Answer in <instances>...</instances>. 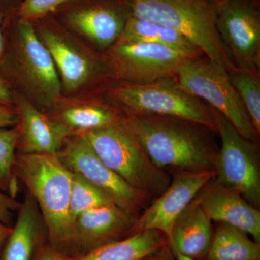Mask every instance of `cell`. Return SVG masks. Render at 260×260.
<instances>
[{
    "label": "cell",
    "mask_w": 260,
    "mask_h": 260,
    "mask_svg": "<svg viewBox=\"0 0 260 260\" xmlns=\"http://www.w3.org/2000/svg\"><path fill=\"white\" fill-rule=\"evenodd\" d=\"M83 135L99 158L150 203L170 185L172 175L150 160L126 118L114 125L92 130Z\"/></svg>",
    "instance_id": "obj_5"
},
{
    "label": "cell",
    "mask_w": 260,
    "mask_h": 260,
    "mask_svg": "<svg viewBox=\"0 0 260 260\" xmlns=\"http://www.w3.org/2000/svg\"><path fill=\"white\" fill-rule=\"evenodd\" d=\"M226 72L254 129L260 135V75L241 69L234 64Z\"/></svg>",
    "instance_id": "obj_24"
},
{
    "label": "cell",
    "mask_w": 260,
    "mask_h": 260,
    "mask_svg": "<svg viewBox=\"0 0 260 260\" xmlns=\"http://www.w3.org/2000/svg\"><path fill=\"white\" fill-rule=\"evenodd\" d=\"M69 0H23L14 15L32 22L51 14L60 5Z\"/></svg>",
    "instance_id": "obj_27"
},
{
    "label": "cell",
    "mask_w": 260,
    "mask_h": 260,
    "mask_svg": "<svg viewBox=\"0 0 260 260\" xmlns=\"http://www.w3.org/2000/svg\"><path fill=\"white\" fill-rule=\"evenodd\" d=\"M3 32L0 75L38 109L47 112L61 95L60 80L51 54L32 23L14 14L4 18Z\"/></svg>",
    "instance_id": "obj_2"
},
{
    "label": "cell",
    "mask_w": 260,
    "mask_h": 260,
    "mask_svg": "<svg viewBox=\"0 0 260 260\" xmlns=\"http://www.w3.org/2000/svg\"><path fill=\"white\" fill-rule=\"evenodd\" d=\"M206 260H260L259 244L237 228L217 223Z\"/></svg>",
    "instance_id": "obj_22"
},
{
    "label": "cell",
    "mask_w": 260,
    "mask_h": 260,
    "mask_svg": "<svg viewBox=\"0 0 260 260\" xmlns=\"http://www.w3.org/2000/svg\"><path fill=\"white\" fill-rule=\"evenodd\" d=\"M51 14L73 35L104 54L120 39L133 12L127 0H69Z\"/></svg>",
    "instance_id": "obj_8"
},
{
    "label": "cell",
    "mask_w": 260,
    "mask_h": 260,
    "mask_svg": "<svg viewBox=\"0 0 260 260\" xmlns=\"http://www.w3.org/2000/svg\"><path fill=\"white\" fill-rule=\"evenodd\" d=\"M174 258H175L176 260H194L192 258L182 255V254H177V255L174 256Z\"/></svg>",
    "instance_id": "obj_36"
},
{
    "label": "cell",
    "mask_w": 260,
    "mask_h": 260,
    "mask_svg": "<svg viewBox=\"0 0 260 260\" xmlns=\"http://www.w3.org/2000/svg\"><path fill=\"white\" fill-rule=\"evenodd\" d=\"M45 113L60 123L70 136L114 125L127 116L104 91L75 96L61 95Z\"/></svg>",
    "instance_id": "obj_16"
},
{
    "label": "cell",
    "mask_w": 260,
    "mask_h": 260,
    "mask_svg": "<svg viewBox=\"0 0 260 260\" xmlns=\"http://www.w3.org/2000/svg\"><path fill=\"white\" fill-rule=\"evenodd\" d=\"M115 75L124 83L145 85L177 78L188 61L204 56L160 45L119 39L104 53Z\"/></svg>",
    "instance_id": "obj_11"
},
{
    "label": "cell",
    "mask_w": 260,
    "mask_h": 260,
    "mask_svg": "<svg viewBox=\"0 0 260 260\" xmlns=\"http://www.w3.org/2000/svg\"><path fill=\"white\" fill-rule=\"evenodd\" d=\"M200 205L208 218L240 229L260 243V211L238 193L213 179L200 191Z\"/></svg>",
    "instance_id": "obj_18"
},
{
    "label": "cell",
    "mask_w": 260,
    "mask_h": 260,
    "mask_svg": "<svg viewBox=\"0 0 260 260\" xmlns=\"http://www.w3.org/2000/svg\"><path fill=\"white\" fill-rule=\"evenodd\" d=\"M45 234L37 203L28 193L19 208L11 234L2 248L0 260H34Z\"/></svg>",
    "instance_id": "obj_20"
},
{
    "label": "cell",
    "mask_w": 260,
    "mask_h": 260,
    "mask_svg": "<svg viewBox=\"0 0 260 260\" xmlns=\"http://www.w3.org/2000/svg\"><path fill=\"white\" fill-rule=\"evenodd\" d=\"M220 145L215 164V184L237 191L260 208L259 143L246 139L226 118L215 110Z\"/></svg>",
    "instance_id": "obj_10"
},
{
    "label": "cell",
    "mask_w": 260,
    "mask_h": 260,
    "mask_svg": "<svg viewBox=\"0 0 260 260\" xmlns=\"http://www.w3.org/2000/svg\"><path fill=\"white\" fill-rule=\"evenodd\" d=\"M143 260H176V259L173 256L169 246L167 245L146 256Z\"/></svg>",
    "instance_id": "obj_33"
},
{
    "label": "cell",
    "mask_w": 260,
    "mask_h": 260,
    "mask_svg": "<svg viewBox=\"0 0 260 260\" xmlns=\"http://www.w3.org/2000/svg\"><path fill=\"white\" fill-rule=\"evenodd\" d=\"M20 205L15 198L0 192V221L13 226L14 214L18 213Z\"/></svg>",
    "instance_id": "obj_28"
},
{
    "label": "cell",
    "mask_w": 260,
    "mask_h": 260,
    "mask_svg": "<svg viewBox=\"0 0 260 260\" xmlns=\"http://www.w3.org/2000/svg\"><path fill=\"white\" fill-rule=\"evenodd\" d=\"M133 16L172 29L205 56L227 70L233 64L217 29V3L213 0H127Z\"/></svg>",
    "instance_id": "obj_6"
},
{
    "label": "cell",
    "mask_w": 260,
    "mask_h": 260,
    "mask_svg": "<svg viewBox=\"0 0 260 260\" xmlns=\"http://www.w3.org/2000/svg\"><path fill=\"white\" fill-rule=\"evenodd\" d=\"M217 11L219 37L233 64L260 75V0H221Z\"/></svg>",
    "instance_id": "obj_13"
},
{
    "label": "cell",
    "mask_w": 260,
    "mask_h": 260,
    "mask_svg": "<svg viewBox=\"0 0 260 260\" xmlns=\"http://www.w3.org/2000/svg\"><path fill=\"white\" fill-rule=\"evenodd\" d=\"M213 2H215V3H218L219 2L221 1V0H213Z\"/></svg>",
    "instance_id": "obj_37"
},
{
    "label": "cell",
    "mask_w": 260,
    "mask_h": 260,
    "mask_svg": "<svg viewBox=\"0 0 260 260\" xmlns=\"http://www.w3.org/2000/svg\"><path fill=\"white\" fill-rule=\"evenodd\" d=\"M215 176V171L173 175L170 185L138 219L135 233L155 229L164 233L169 242L175 220Z\"/></svg>",
    "instance_id": "obj_15"
},
{
    "label": "cell",
    "mask_w": 260,
    "mask_h": 260,
    "mask_svg": "<svg viewBox=\"0 0 260 260\" xmlns=\"http://www.w3.org/2000/svg\"><path fill=\"white\" fill-rule=\"evenodd\" d=\"M30 23L52 57L60 80L61 95L103 92L116 80L105 55L73 35L52 15Z\"/></svg>",
    "instance_id": "obj_4"
},
{
    "label": "cell",
    "mask_w": 260,
    "mask_h": 260,
    "mask_svg": "<svg viewBox=\"0 0 260 260\" xmlns=\"http://www.w3.org/2000/svg\"><path fill=\"white\" fill-rule=\"evenodd\" d=\"M13 230V226L6 225L3 222L0 221V251L2 248L4 246L8 238L9 237Z\"/></svg>",
    "instance_id": "obj_34"
},
{
    "label": "cell",
    "mask_w": 260,
    "mask_h": 260,
    "mask_svg": "<svg viewBox=\"0 0 260 260\" xmlns=\"http://www.w3.org/2000/svg\"><path fill=\"white\" fill-rule=\"evenodd\" d=\"M115 204L107 194L80 176L72 173L70 215L73 224L75 219L83 212Z\"/></svg>",
    "instance_id": "obj_26"
},
{
    "label": "cell",
    "mask_w": 260,
    "mask_h": 260,
    "mask_svg": "<svg viewBox=\"0 0 260 260\" xmlns=\"http://www.w3.org/2000/svg\"><path fill=\"white\" fill-rule=\"evenodd\" d=\"M213 232L212 220L202 208L198 195L174 222L168 246L174 256L182 254L200 259L209 250Z\"/></svg>",
    "instance_id": "obj_19"
},
{
    "label": "cell",
    "mask_w": 260,
    "mask_h": 260,
    "mask_svg": "<svg viewBox=\"0 0 260 260\" xmlns=\"http://www.w3.org/2000/svg\"><path fill=\"white\" fill-rule=\"evenodd\" d=\"M177 80L187 93L223 114L242 137L259 143L260 135L254 129L226 70L203 56L184 64Z\"/></svg>",
    "instance_id": "obj_9"
},
{
    "label": "cell",
    "mask_w": 260,
    "mask_h": 260,
    "mask_svg": "<svg viewBox=\"0 0 260 260\" xmlns=\"http://www.w3.org/2000/svg\"><path fill=\"white\" fill-rule=\"evenodd\" d=\"M5 16L0 13V61L3 57V52L5 49V38L4 32H3V21Z\"/></svg>",
    "instance_id": "obj_35"
},
{
    "label": "cell",
    "mask_w": 260,
    "mask_h": 260,
    "mask_svg": "<svg viewBox=\"0 0 260 260\" xmlns=\"http://www.w3.org/2000/svg\"><path fill=\"white\" fill-rule=\"evenodd\" d=\"M23 0H0V13L5 18L16 13Z\"/></svg>",
    "instance_id": "obj_32"
},
{
    "label": "cell",
    "mask_w": 260,
    "mask_h": 260,
    "mask_svg": "<svg viewBox=\"0 0 260 260\" xmlns=\"http://www.w3.org/2000/svg\"><path fill=\"white\" fill-rule=\"evenodd\" d=\"M18 123V114L14 106L0 104V128L13 127Z\"/></svg>",
    "instance_id": "obj_30"
},
{
    "label": "cell",
    "mask_w": 260,
    "mask_h": 260,
    "mask_svg": "<svg viewBox=\"0 0 260 260\" xmlns=\"http://www.w3.org/2000/svg\"><path fill=\"white\" fill-rule=\"evenodd\" d=\"M104 94L126 116L181 118L200 123L216 132L215 110L181 88L177 78L135 85L115 81Z\"/></svg>",
    "instance_id": "obj_7"
},
{
    "label": "cell",
    "mask_w": 260,
    "mask_h": 260,
    "mask_svg": "<svg viewBox=\"0 0 260 260\" xmlns=\"http://www.w3.org/2000/svg\"><path fill=\"white\" fill-rule=\"evenodd\" d=\"M56 155L70 172L95 186L136 218L151 204L99 158L83 135L68 136Z\"/></svg>",
    "instance_id": "obj_12"
},
{
    "label": "cell",
    "mask_w": 260,
    "mask_h": 260,
    "mask_svg": "<svg viewBox=\"0 0 260 260\" xmlns=\"http://www.w3.org/2000/svg\"><path fill=\"white\" fill-rule=\"evenodd\" d=\"M138 219L116 205L83 212L73 222L72 256L79 257L99 246L133 235Z\"/></svg>",
    "instance_id": "obj_14"
},
{
    "label": "cell",
    "mask_w": 260,
    "mask_h": 260,
    "mask_svg": "<svg viewBox=\"0 0 260 260\" xmlns=\"http://www.w3.org/2000/svg\"><path fill=\"white\" fill-rule=\"evenodd\" d=\"M77 257L69 255L64 251L59 250L48 243L43 245L38 251L34 260H75Z\"/></svg>",
    "instance_id": "obj_29"
},
{
    "label": "cell",
    "mask_w": 260,
    "mask_h": 260,
    "mask_svg": "<svg viewBox=\"0 0 260 260\" xmlns=\"http://www.w3.org/2000/svg\"><path fill=\"white\" fill-rule=\"evenodd\" d=\"M15 172L37 203L49 244L72 256V173L54 154L17 153Z\"/></svg>",
    "instance_id": "obj_3"
},
{
    "label": "cell",
    "mask_w": 260,
    "mask_h": 260,
    "mask_svg": "<svg viewBox=\"0 0 260 260\" xmlns=\"http://www.w3.org/2000/svg\"><path fill=\"white\" fill-rule=\"evenodd\" d=\"M14 107L18 114L17 153L56 155L70 136L68 130L15 90Z\"/></svg>",
    "instance_id": "obj_17"
},
{
    "label": "cell",
    "mask_w": 260,
    "mask_h": 260,
    "mask_svg": "<svg viewBox=\"0 0 260 260\" xmlns=\"http://www.w3.org/2000/svg\"><path fill=\"white\" fill-rule=\"evenodd\" d=\"M0 104L14 106V90L0 75Z\"/></svg>",
    "instance_id": "obj_31"
},
{
    "label": "cell",
    "mask_w": 260,
    "mask_h": 260,
    "mask_svg": "<svg viewBox=\"0 0 260 260\" xmlns=\"http://www.w3.org/2000/svg\"><path fill=\"white\" fill-rule=\"evenodd\" d=\"M18 129L0 128V190L12 198L19 191V179L15 172Z\"/></svg>",
    "instance_id": "obj_25"
},
{
    "label": "cell",
    "mask_w": 260,
    "mask_h": 260,
    "mask_svg": "<svg viewBox=\"0 0 260 260\" xmlns=\"http://www.w3.org/2000/svg\"><path fill=\"white\" fill-rule=\"evenodd\" d=\"M119 39L131 42L160 44L189 52L203 54L198 48L175 30L133 15L126 22L125 28Z\"/></svg>",
    "instance_id": "obj_23"
},
{
    "label": "cell",
    "mask_w": 260,
    "mask_h": 260,
    "mask_svg": "<svg viewBox=\"0 0 260 260\" xmlns=\"http://www.w3.org/2000/svg\"><path fill=\"white\" fill-rule=\"evenodd\" d=\"M167 245L168 239L164 233L145 229L95 248L75 260H143Z\"/></svg>",
    "instance_id": "obj_21"
},
{
    "label": "cell",
    "mask_w": 260,
    "mask_h": 260,
    "mask_svg": "<svg viewBox=\"0 0 260 260\" xmlns=\"http://www.w3.org/2000/svg\"><path fill=\"white\" fill-rule=\"evenodd\" d=\"M126 121L149 158L170 175L215 171L216 132L200 123L159 116H127Z\"/></svg>",
    "instance_id": "obj_1"
}]
</instances>
